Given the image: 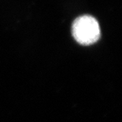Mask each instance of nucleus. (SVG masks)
I'll return each mask as SVG.
<instances>
[{
	"label": "nucleus",
	"instance_id": "obj_1",
	"mask_svg": "<svg viewBox=\"0 0 122 122\" xmlns=\"http://www.w3.org/2000/svg\"><path fill=\"white\" fill-rule=\"evenodd\" d=\"M72 34L79 44L84 46L91 45L100 38V26L96 18L89 15L81 16L73 22Z\"/></svg>",
	"mask_w": 122,
	"mask_h": 122
}]
</instances>
